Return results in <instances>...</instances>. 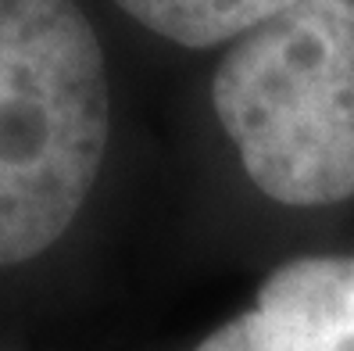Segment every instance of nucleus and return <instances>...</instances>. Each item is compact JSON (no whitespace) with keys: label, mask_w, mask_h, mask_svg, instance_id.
Returning <instances> with one entry per match:
<instances>
[{"label":"nucleus","mask_w":354,"mask_h":351,"mask_svg":"<svg viewBox=\"0 0 354 351\" xmlns=\"http://www.w3.org/2000/svg\"><path fill=\"white\" fill-rule=\"evenodd\" d=\"M194 351H354V255L283 262Z\"/></svg>","instance_id":"obj_3"},{"label":"nucleus","mask_w":354,"mask_h":351,"mask_svg":"<svg viewBox=\"0 0 354 351\" xmlns=\"http://www.w3.org/2000/svg\"><path fill=\"white\" fill-rule=\"evenodd\" d=\"M140 29L176 47L207 51L233 47L236 39L297 8L301 0H111Z\"/></svg>","instance_id":"obj_4"},{"label":"nucleus","mask_w":354,"mask_h":351,"mask_svg":"<svg viewBox=\"0 0 354 351\" xmlns=\"http://www.w3.org/2000/svg\"><path fill=\"white\" fill-rule=\"evenodd\" d=\"M207 97L261 197L297 212L354 201V0H301L247 33Z\"/></svg>","instance_id":"obj_2"},{"label":"nucleus","mask_w":354,"mask_h":351,"mask_svg":"<svg viewBox=\"0 0 354 351\" xmlns=\"http://www.w3.org/2000/svg\"><path fill=\"white\" fill-rule=\"evenodd\" d=\"M108 140V57L79 0H0V265L72 230Z\"/></svg>","instance_id":"obj_1"}]
</instances>
